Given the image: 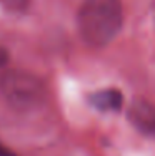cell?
<instances>
[{
  "label": "cell",
  "instance_id": "1",
  "mask_svg": "<svg viewBox=\"0 0 155 156\" xmlns=\"http://www.w3.org/2000/svg\"><path fill=\"white\" fill-rule=\"evenodd\" d=\"M124 23L120 0H83L79 10V32L92 47H105L117 37Z\"/></svg>",
  "mask_w": 155,
  "mask_h": 156
},
{
  "label": "cell",
  "instance_id": "3",
  "mask_svg": "<svg viewBox=\"0 0 155 156\" xmlns=\"http://www.w3.org/2000/svg\"><path fill=\"white\" fill-rule=\"evenodd\" d=\"M132 123H134L140 131L149 133L155 138V106L142 100H135L128 110Z\"/></svg>",
  "mask_w": 155,
  "mask_h": 156
},
{
  "label": "cell",
  "instance_id": "4",
  "mask_svg": "<svg viewBox=\"0 0 155 156\" xmlns=\"http://www.w3.org/2000/svg\"><path fill=\"white\" fill-rule=\"evenodd\" d=\"M88 103L98 111H119L124 105V96L119 90L109 88L92 93L88 96Z\"/></svg>",
  "mask_w": 155,
  "mask_h": 156
},
{
  "label": "cell",
  "instance_id": "2",
  "mask_svg": "<svg viewBox=\"0 0 155 156\" xmlns=\"http://www.w3.org/2000/svg\"><path fill=\"white\" fill-rule=\"evenodd\" d=\"M0 91L12 106L18 110H30L40 105L45 96L43 83L32 73L10 70L0 76Z\"/></svg>",
  "mask_w": 155,
  "mask_h": 156
},
{
  "label": "cell",
  "instance_id": "5",
  "mask_svg": "<svg viewBox=\"0 0 155 156\" xmlns=\"http://www.w3.org/2000/svg\"><path fill=\"white\" fill-rule=\"evenodd\" d=\"M3 2L7 3V5H10V7H13V9H20L22 5H24L27 0H3Z\"/></svg>",
  "mask_w": 155,
  "mask_h": 156
},
{
  "label": "cell",
  "instance_id": "7",
  "mask_svg": "<svg viewBox=\"0 0 155 156\" xmlns=\"http://www.w3.org/2000/svg\"><path fill=\"white\" fill-rule=\"evenodd\" d=\"M0 156H15V154H13L10 150H7L3 144H0Z\"/></svg>",
  "mask_w": 155,
  "mask_h": 156
},
{
  "label": "cell",
  "instance_id": "6",
  "mask_svg": "<svg viewBox=\"0 0 155 156\" xmlns=\"http://www.w3.org/2000/svg\"><path fill=\"white\" fill-rule=\"evenodd\" d=\"M7 62H9V53L3 47H0V66H3Z\"/></svg>",
  "mask_w": 155,
  "mask_h": 156
}]
</instances>
